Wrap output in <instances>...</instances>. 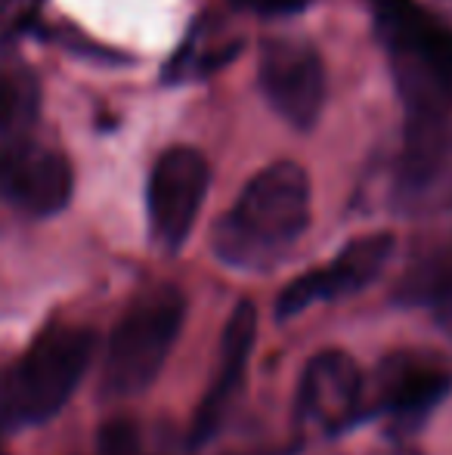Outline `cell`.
<instances>
[{"label": "cell", "instance_id": "6", "mask_svg": "<svg viewBox=\"0 0 452 455\" xmlns=\"http://www.w3.org/2000/svg\"><path fill=\"white\" fill-rule=\"evenodd\" d=\"M208 196V162L193 146H174L162 152L149 174L146 204L149 233L158 248L180 251L195 227L199 208Z\"/></svg>", "mask_w": 452, "mask_h": 455}, {"label": "cell", "instance_id": "11", "mask_svg": "<svg viewBox=\"0 0 452 455\" xmlns=\"http://www.w3.org/2000/svg\"><path fill=\"white\" fill-rule=\"evenodd\" d=\"M452 390V371L428 354H393L375 375L372 409L397 427H418Z\"/></svg>", "mask_w": 452, "mask_h": 455}, {"label": "cell", "instance_id": "18", "mask_svg": "<svg viewBox=\"0 0 452 455\" xmlns=\"http://www.w3.org/2000/svg\"><path fill=\"white\" fill-rule=\"evenodd\" d=\"M103 452L106 455H143L137 446V434H133L131 425L109 427L103 437Z\"/></svg>", "mask_w": 452, "mask_h": 455}, {"label": "cell", "instance_id": "2", "mask_svg": "<svg viewBox=\"0 0 452 455\" xmlns=\"http://www.w3.org/2000/svg\"><path fill=\"white\" fill-rule=\"evenodd\" d=\"M375 31L387 50L406 112L452 108V31L416 0H372Z\"/></svg>", "mask_w": 452, "mask_h": 455}, {"label": "cell", "instance_id": "8", "mask_svg": "<svg viewBox=\"0 0 452 455\" xmlns=\"http://www.w3.org/2000/svg\"><path fill=\"white\" fill-rule=\"evenodd\" d=\"M393 254V235L375 233L350 242L338 251V258L322 270H310L301 279L289 282L276 300V316L291 319L301 316L313 304H332V300L350 298L372 285L387 267Z\"/></svg>", "mask_w": 452, "mask_h": 455}, {"label": "cell", "instance_id": "9", "mask_svg": "<svg viewBox=\"0 0 452 455\" xmlns=\"http://www.w3.org/2000/svg\"><path fill=\"white\" fill-rule=\"evenodd\" d=\"M72 164L62 152L28 140L0 146V198L31 217H50L72 198Z\"/></svg>", "mask_w": 452, "mask_h": 455}, {"label": "cell", "instance_id": "17", "mask_svg": "<svg viewBox=\"0 0 452 455\" xmlns=\"http://www.w3.org/2000/svg\"><path fill=\"white\" fill-rule=\"evenodd\" d=\"M41 6L44 0H0V28L4 31L25 28V25H31V19L37 16Z\"/></svg>", "mask_w": 452, "mask_h": 455}, {"label": "cell", "instance_id": "12", "mask_svg": "<svg viewBox=\"0 0 452 455\" xmlns=\"http://www.w3.org/2000/svg\"><path fill=\"white\" fill-rule=\"evenodd\" d=\"M254 338H258V310H254L251 300H242L224 329L218 371H214L211 387L202 396L199 412H195L193 431H189V443L193 446L208 443L226 421L233 403L239 400L242 384H245L248 360H251V350H254Z\"/></svg>", "mask_w": 452, "mask_h": 455}, {"label": "cell", "instance_id": "19", "mask_svg": "<svg viewBox=\"0 0 452 455\" xmlns=\"http://www.w3.org/2000/svg\"><path fill=\"white\" fill-rule=\"evenodd\" d=\"M0 455H6V452H4V446H0Z\"/></svg>", "mask_w": 452, "mask_h": 455}, {"label": "cell", "instance_id": "15", "mask_svg": "<svg viewBox=\"0 0 452 455\" xmlns=\"http://www.w3.org/2000/svg\"><path fill=\"white\" fill-rule=\"evenodd\" d=\"M220 25H214V19H199L189 31V37L183 41V47L174 53V60L164 68V78L170 84H183V81H199L214 75L220 66H226L229 60H235V53L242 50V41H224Z\"/></svg>", "mask_w": 452, "mask_h": 455}, {"label": "cell", "instance_id": "16", "mask_svg": "<svg viewBox=\"0 0 452 455\" xmlns=\"http://www.w3.org/2000/svg\"><path fill=\"white\" fill-rule=\"evenodd\" d=\"M229 6L254 16H295L307 10L310 0H229Z\"/></svg>", "mask_w": 452, "mask_h": 455}, {"label": "cell", "instance_id": "13", "mask_svg": "<svg viewBox=\"0 0 452 455\" xmlns=\"http://www.w3.org/2000/svg\"><path fill=\"white\" fill-rule=\"evenodd\" d=\"M397 298L409 307H422L452 338V235L428 245L400 279Z\"/></svg>", "mask_w": 452, "mask_h": 455}, {"label": "cell", "instance_id": "1", "mask_svg": "<svg viewBox=\"0 0 452 455\" xmlns=\"http://www.w3.org/2000/svg\"><path fill=\"white\" fill-rule=\"evenodd\" d=\"M310 227V180L295 162L264 168L214 227V254L233 270L264 273L282 264Z\"/></svg>", "mask_w": 452, "mask_h": 455}, {"label": "cell", "instance_id": "4", "mask_svg": "<svg viewBox=\"0 0 452 455\" xmlns=\"http://www.w3.org/2000/svg\"><path fill=\"white\" fill-rule=\"evenodd\" d=\"M186 319V298L174 285L139 291L109 335L103 390L112 400H131L152 387L174 350Z\"/></svg>", "mask_w": 452, "mask_h": 455}, {"label": "cell", "instance_id": "3", "mask_svg": "<svg viewBox=\"0 0 452 455\" xmlns=\"http://www.w3.org/2000/svg\"><path fill=\"white\" fill-rule=\"evenodd\" d=\"M97 338L81 325H47L22 360L0 378V421L41 425L53 419L84 378Z\"/></svg>", "mask_w": 452, "mask_h": 455}, {"label": "cell", "instance_id": "5", "mask_svg": "<svg viewBox=\"0 0 452 455\" xmlns=\"http://www.w3.org/2000/svg\"><path fill=\"white\" fill-rule=\"evenodd\" d=\"M387 202L400 217H440L452 211V118L437 108L406 112L400 156Z\"/></svg>", "mask_w": 452, "mask_h": 455}, {"label": "cell", "instance_id": "7", "mask_svg": "<svg viewBox=\"0 0 452 455\" xmlns=\"http://www.w3.org/2000/svg\"><path fill=\"white\" fill-rule=\"evenodd\" d=\"M260 87L270 106L297 131H310L320 121L326 102V72L307 41H266L260 47Z\"/></svg>", "mask_w": 452, "mask_h": 455}, {"label": "cell", "instance_id": "14", "mask_svg": "<svg viewBox=\"0 0 452 455\" xmlns=\"http://www.w3.org/2000/svg\"><path fill=\"white\" fill-rule=\"evenodd\" d=\"M41 112V84L28 62L0 56V133L22 140Z\"/></svg>", "mask_w": 452, "mask_h": 455}, {"label": "cell", "instance_id": "10", "mask_svg": "<svg viewBox=\"0 0 452 455\" xmlns=\"http://www.w3.org/2000/svg\"><path fill=\"white\" fill-rule=\"evenodd\" d=\"M366 400V381L344 350H322L307 363L297 384V419L307 431L341 434L356 421Z\"/></svg>", "mask_w": 452, "mask_h": 455}]
</instances>
